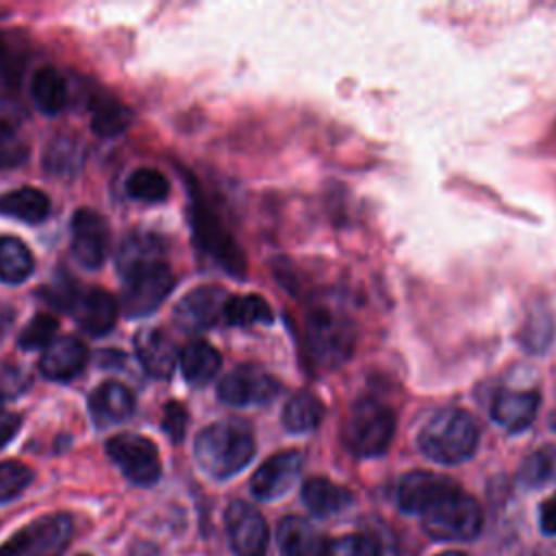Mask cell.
<instances>
[{"mask_svg": "<svg viewBox=\"0 0 556 556\" xmlns=\"http://www.w3.org/2000/svg\"><path fill=\"white\" fill-rule=\"evenodd\" d=\"M256 452L254 434L239 419H224L202 428L193 443L195 463L204 473L226 480L239 473Z\"/></svg>", "mask_w": 556, "mask_h": 556, "instance_id": "obj_1", "label": "cell"}, {"mask_svg": "<svg viewBox=\"0 0 556 556\" xmlns=\"http://www.w3.org/2000/svg\"><path fill=\"white\" fill-rule=\"evenodd\" d=\"M480 434L473 417L463 408H443L417 434L419 452L439 465H458L476 454Z\"/></svg>", "mask_w": 556, "mask_h": 556, "instance_id": "obj_2", "label": "cell"}, {"mask_svg": "<svg viewBox=\"0 0 556 556\" xmlns=\"http://www.w3.org/2000/svg\"><path fill=\"white\" fill-rule=\"evenodd\" d=\"M395 434V413L380 400H358L350 406L343 426L341 439L345 447L361 458L382 456Z\"/></svg>", "mask_w": 556, "mask_h": 556, "instance_id": "obj_3", "label": "cell"}, {"mask_svg": "<svg viewBox=\"0 0 556 556\" xmlns=\"http://www.w3.org/2000/svg\"><path fill=\"white\" fill-rule=\"evenodd\" d=\"M304 341L317 365L337 367L350 354L354 345L352 321L345 313L332 306H315L306 315Z\"/></svg>", "mask_w": 556, "mask_h": 556, "instance_id": "obj_4", "label": "cell"}, {"mask_svg": "<svg viewBox=\"0 0 556 556\" xmlns=\"http://www.w3.org/2000/svg\"><path fill=\"white\" fill-rule=\"evenodd\" d=\"M424 517V530L437 541H469L482 528L480 504L460 489L443 497Z\"/></svg>", "mask_w": 556, "mask_h": 556, "instance_id": "obj_5", "label": "cell"}, {"mask_svg": "<svg viewBox=\"0 0 556 556\" xmlns=\"http://www.w3.org/2000/svg\"><path fill=\"white\" fill-rule=\"evenodd\" d=\"M72 539V519L65 513L43 515L20 528L0 545V556H59Z\"/></svg>", "mask_w": 556, "mask_h": 556, "instance_id": "obj_6", "label": "cell"}, {"mask_svg": "<svg viewBox=\"0 0 556 556\" xmlns=\"http://www.w3.org/2000/svg\"><path fill=\"white\" fill-rule=\"evenodd\" d=\"M174 289V274L167 263H156L124 276L119 311L135 319L154 313Z\"/></svg>", "mask_w": 556, "mask_h": 556, "instance_id": "obj_7", "label": "cell"}, {"mask_svg": "<svg viewBox=\"0 0 556 556\" xmlns=\"http://www.w3.org/2000/svg\"><path fill=\"white\" fill-rule=\"evenodd\" d=\"M109 458L137 486H152L161 478V458L156 445L141 434L122 432L106 441Z\"/></svg>", "mask_w": 556, "mask_h": 556, "instance_id": "obj_8", "label": "cell"}, {"mask_svg": "<svg viewBox=\"0 0 556 556\" xmlns=\"http://www.w3.org/2000/svg\"><path fill=\"white\" fill-rule=\"evenodd\" d=\"M280 393V382L256 365H239L217 382V397L235 408L261 406Z\"/></svg>", "mask_w": 556, "mask_h": 556, "instance_id": "obj_9", "label": "cell"}, {"mask_svg": "<svg viewBox=\"0 0 556 556\" xmlns=\"http://www.w3.org/2000/svg\"><path fill=\"white\" fill-rule=\"evenodd\" d=\"M224 523L228 543L237 556H265L269 532L263 515L252 504L243 500L230 502Z\"/></svg>", "mask_w": 556, "mask_h": 556, "instance_id": "obj_10", "label": "cell"}, {"mask_svg": "<svg viewBox=\"0 0 556 556\" xmlns=\"http://www.w3.org/2000/svg\"><path fill=\"white\" fill-rule=\"evenodd\" d=\"M304 458L298 450H282L269 456L252 473L250 491L258 500H276L285 495L300 478Z\"/></svg>", "mask_w": 556, "mask_h": 556, "instance_id": "obj_11", "label": "cell"}, {"mask_svg": "<svg viewBox=\"0 0 556 556\" xmlns=\"http://www.w3.org/2000/svg\"><path fill=\"white\" fill-rule=\"evenodd\" d=\"M458 489H460L458 482L447 476L432 473V471H410L400 480L397 504L404 513L424 515L432 506H437L443 497H447Z\"/></svg>", "mask_w": 556, "mask_h": 556, "instance_id": "obj_12", "label": "cell"}, {"mask_svg": "<svg viewBox=\"0 0 556 556\" xmlns=\"http://www.w3.org/2000/svg\"><path fill=\"white\" fill-rule=\"evenodd\" d=\"M109 250V226L104 217L91 208H78L72 217V254L87 267L98 269Z\"/></svg>", "mask_w": 556, "mask_h": 556, "instance_id": "obj_13", "label": "cell"}, {"mask_svg": "<svg viewBox=\"0 0 556 556\" xmlns=\"http://www.w3.org/2000/svg\"><path fill=\"white\" fill-rule=\"evenodd\" d=\"M67 311L85 332L100 337L113 328L119 306L109 291L98 287H87V289H76L72 293Z\"/></svg>", "mask_w": 556, "mask_h": 556, "instance_id": "obj_14", "label": "cell"}, {"mask_svg": "<svg viewBox=\"0 0 556 556\" xmlns=\"http://www.w3.org/2000/svg\"><path fill=\"white\" fill-rule=\"evenodd\" d=\"M228 293L215 285H202L191 289L174 308L176 321L187 330H204L224 321V306Z\"/></svg>", "mask_w": 556, "mask_h": 556, "instance_id": "obj_15", "label": "cell"}, {"mask_svg": "<svg viewBox=\"0 0 556 556\" xmlns=\"http://www.w3.org/2000/svg\"><path fill=\"white\" fill-rule=\"evenodd\" d=\"M193 232L198 243L213 256L217 258V263L232 271V274H241L245 263H243V254L239 252V248L235 245V241L228 237V232L219 226V222L204 211L202 206H195L193 211Z\"/></svg>", "mask_w": 556, "mask_h": 556, "instance_id": "obj_16", "label": "cell"}, {"mask_svg": "<svg viewBox=\"0 0 556 556\" xmlns=\"http://www.w3.org/2000/svg\"><path fill=\"white\" fill-rule=\"evenodd\" d=\"M87 348L76 337L54 339L39 358V371L54 382H67L76 378L87 365Z\"/></svg>", "mask_w": 556, "mask_h": 556, "instance_id": "obj_17", "label": "cell"}, {"mask_svg": "<svg viewBox=\"0 0 556 556\" xmlns=\"http://www.w3.org/2000/svg\"><path fill=\"white\" fill-rule=\"evenodd\" d=\"M541 395L536 391L502 389L491 402V419L508 432H521L532 426Z\"/></svg>", "mask_w": 556, "mask_h": 556, "instance_id": "obj_18", "label": "cell"}, {"mask_svg": "<svg viewBox=\"0 0 556 556\" xmlns=\"http://www.w3.org/2000/svg\"><path fill=\"white\" fill-rule=\"evenodd\" d=\"M135 352L143 369L154 378H169L174 374L178 354L172 339L159 328H146L135 334Z\"/></svg>", "mask_w": 556, "mask_h": 556, "instance_id": "obj_19", "label": "cell"}, {"mask_svg": "<svg viewBox=\"0 0 556 556\" xmlns=\"http://www.w3.org/2000/svg\"><path fill=\"white\" fill-rule=\"evenodd\" d=\"M165 254V245L163 239L156 237L154 232H146V230H135L130 235L124 237V241L119 243L117 250V269L122 276H128L137 269L156 265V263H165L163 261Z\"/></svg>", "mask_w": 556, "mask_h": 556, "instance_id": "obj_20", "label": "cell"}, {"mask_svg": "<svg viewBox=\"0 0 556 556\" xmlns=\"http://www.w3.org/2000/svg\"><path fill=\"white\" fill-rule=\"evenodd\" d=\"M135 410L132 393L119 382H104L89 395V413L98 426L126 421Z\"/></svg>", "mask_w": 556, "mask_h": 556, "instance_id": "obj_21", "label": "cell"}, {"mask_svg": "<svg viewBox=\"0 0 556 556\" xmlns=\"http://www.w3.org/2000/svg\"><path fill=\"white\" fill-rule=\"evenodd\" d=\"M276 541L282 556H321L324 539L302 517H285L278 523Z\"/></svg>", "mask_w": 556, "mask_h": 556, "instance_id": "obj_22", "label": "cell"}, {"mask_svg": "<svg viewBox=\"0 0 556 556\" xmlns=\"http://www.w3.org/2000/svg\"><path fill=\"white\" fill-rule=\"evenodd\" d=\"M178 363L182 369V378L191 387H204L217 376L222 367V354L208 341L195 339L182 348Z\"/></svg>", "mask_w": 556, "mask_h": 556, "instance_id": "obj_23", "label": "cell"}, {"mask_svg": "<svg viewBox=\"0 0 556 556\" xmlns=\"http://www.w3.org/2000/svg\"><path fill=\"white\" fill-rule=\"evenodd\" d=\"M302 502L313 515L330 517L345 510L354 502V497L352 491H348L345 486L334 484L328 478L313 476L302 484Z\"/></svg>", "mask_w": 556, "mask_h": 556, "instance_id": "obj_24", "label": "cell"}, {"mask_svg": "<svg viewBox=\"0 0 556 556\" xmlns=\"http://www.w3.org/2000/svg\"><path fill=\"white\" fill-rule=\"evenodd\" d=\"M321 556H395V547L389 536L363 530L328 539Z\"/></svg>", "mask_w": 556, "mask_h": 556, "instance_id": "obj_25", "label": "cell"}, {"mask_svg": "<svg viewBox=\"0 0 556 556\" xmlns=\"http://www.w3.org/2000/svg\"><path fill=\"white\" fill-rule=\"evenodd\" d=\"M48 213H50V198L35 187H20L0 195V215L13 217L26 224H39L48 217Z\"/></svg>", "mask_w": 556, "mask_h": 556, "instance_id": "obj_26", "label": "cell"}, {"mask_svg": "<svg viewBox=\"0 0 556 556\" xmlns=\"http://www.w3.org/2000/svg\"><path fill=\"white\" fill-rule=\"evenodd\" d=\"M324 419V404L313 391L293 393L282 408V426L293 434L315 430Z\"/></svg>", "mask_w": 556, "mask_h": 556, "instance_id": "obj_27", "label": "cell"}, {"mask_svg": "<svg viewBox=\"0 0 556 556\" xmlns=\"http://www.w3.org/2000/svg\"><path fill=\"white\" fill-rule=\"evenodd\" d=\"M30 98L41 113L54 115L67 102V83L54 67H41L30 80Z\"/></svg>", "mask_w": 556, "mask_h": 556, "instance_id": "obj_28", "label": "cell"}, {"mask_svg": "<svg viewBox=\"0 0 556 556\" xmlns=\"http://www.w3.org/2000/svg\"><path fill=\"white\" fill-rule=\"evenodd\" d=\"M85 152L83 146L67 135H56L48 141L43 150V167L54 176H70L76 174L83 165Z\"/></svg>", "mask_w": 556, "mask_h": 556, "instance_id": "obj_29", "label": "cell"}, {"mask_svg": "<svg viewBox=\"0 0 556 556\" xmlns=\"http://www.w3.org/2000/svg\"><path fill=\"white\" fill-rule=\"evenodd\" d=\"M35 267L30 250L15 237H0V280L7 285L24 282Z\"/></svg>", "mask_w": 556, "mask_h": 556, "instance_id": "obj_30", "label": "cell"}, {"mask_svg": "<svg viewBox=\"0 0 556 556\" xmlns=\"http://www.w3.org/2000/svg\"><path fill=\"white\" fill-rule=\"evenodd\" d=\"M271 306L265 298L250 293V295H230L224 306V321L228 326H254V324H269L271 321Z\"/></svg>", "mask_w": 556, "mask_h": 556, "instance_id": "obj_31", "label": "cell"}, {"mask_svg": "<svg viewBox=\"0 0 556 556\" xmlns=\"http://www.w3.org/2000/svg\"><path fill=\"white\" fill-rule=\"evenodd\" d=\"M554 334H556L554 315L547 308H532L526 317V324L521 326L519 341L523 350L539 354L549 348V343L554 341Z\"/></svg>", "mask_w": 556, "mask_h": 556, "instance_id": "obj_32", "label": "cell"}, {"mask_svg": "<svg viewBox=\"0 0 556 556\" xmlns=\"http://www.w3.org/2000/svg\"><path fill=\"white\" fill-rule=\"evenodd\" d=\"M519 482L526 489H541L556 478V447L545 445L532 452L519 467Z\"/></svg>", "mask_w": 556, "mask_h": 556, "instance_id": "obj_33", "label": "cell"}, {"mask_svg": "<svg viewBox=\"0 0 556 556\" xmlns=\"http://www.w3.org/2000/svg\"><path fill=\"white\" fill-rule=\"evenodd\" d=\"M126 193L135 200L154 204L169 195V182L161 172L152 167H139L126 178Z\"/></svg>", "mask_w": 556, "mask_h": 556, "instance_id": "obj_34", "label": "cell"}, {"mask_svg": "<svg viewBox=\"0 0 556 556\" xmlns=\"http://www.w3.org/2000/svg\"><path fill=\"white\" fill-rule=\"evenodd\" d=\"M56 328H59L56 317H52L50 313H39L22 328L17 337V345L22 350H46L54 341Z\"/></svg>", "mask_w": 556, "mask_h": 556, "instance_id": "obj_35", "label": "cell"}, {"mask_svg": "<svg viewBox=\"0 0 556 556\" xmlns=\"http://www.w3.org/2000/svg\"><path fill=\"white\" fill-rule=\"evenodd\" d=\"M128 119H130V113L124 104L102 100V102H96V106H93L91 126L98 135L111 137V135L122 132L128 126Z\"/></svg>", "mask_w": 556, "mask_h": 556, "instance_id": "obj_36", "label": "cell"}, {"mask_svg": "<svg viewBox=\"0 0 556 556\" xmlns=\"http://www.w3.org/2000/svg\"><path fill=\"white\" fill-rule=\"evenodd\" d=\"M33 482V471L20 460L0 463V504H7L22 495Z\"/></svg>", "mask_w": 556, "mask_h": 556, "instance_id": "obj_37", "label": "cell"}, {"mask_svg": "<svg viewBox=\"0 0 556 556\" xmlns=\"http://www.w3.org/2000/svg\"><path fill=\"white\" fill-rule=\"evenodd\" d=\"M28 146L15 132V126L0 122V169L17 167L26 161Z\"/></svg>", "mask_w": 556, "mask_h": 556, "instance_id": "obj_38", "label": "cell"}, {"mask_svg": "<svg viewBox=\"0 0 556 556\" xmlns=\"http://www.w3.org/2000/svg\"><path fill=\"white\" fill-rule=\"evenodd\" d=\"M28 387V374L17 365H0V400L13 397Z\"/></svg>", "mask_w": 556, "mask_h": 556, "instance_id": "obj_39", "label": "cell"}, {"mask_svg": "<svg viewBox=\"0 0 556 556\" xmlns=\"http://www.w3.org/2000/svg\"><path fill=\"white\" fill-rule=\"evenodd\" d=\"M163 430L172 441H182L187 430V410L178 402H169L163 410Z\"/></svg>", "mask_w": 556, "mask_h": 556, "instance_id": "obj_40", "label": "cell"}, {"mask_svg": "<svg viewBox=\"0 0 556 556\" xmlns=\"http://www.w3.org/2000/svg\"><path fill=\"white\" fill-rule=\"evenodd\" d=\"M20 426H22V419L15 413L0 410V450L17 434Z\"/></svg>", "mask_w": 556, "mask_h": 556, "instance_id": "obj_41", "label": "cell"}, {"mask_svg": "<svg viewBox=\"0 0 556 556\" xmlns=\"http://www.w3.org/2000/svg\"><path fill=\"white\" fill-rule=\"evenodd\" d=\"M539 523L545 534H556V493L541 504Z\"/></svg>", "mask_w": 556, "mask_h": 556, "instance_id": "obj_42", "label": "cell"}, {"mask_svg": "<svg viewBox=\"0 0 556 556\" xmlns=\"http://www.w3.org/2000/svg\"><path fill=\"white\" fill-rule=\"evenodd\" d=\"M13 317H15L13 308H11L9 304L0 302V339H2V337L7 334V330L11 328V324H13Z\"/></svg>", "mask_w": 556, "mask_h": 556, "instance_id": "obj_43", "label": "cell"}, {"mask_svg": "<svg viewBox=\"0 0 556 556\" xmlns=\"http://www.w3.org/2000/svg\"><path fill=\"white\" fill-rule=\"evenodd\" d=\"M0 70H11V50L0 35Z\"/></svg>", "mask_w": 556, "mask_h": 556, "instance_id": "obj_44", "label": "cell"}, {"mask_svg": "<svg viewBox=\"0 0 556 556\" xmlns=\"http://www.w3.org/2000/svg\"><path fill=\"white\" fill-rule=\"evenodd\" d=\"M130 556H156V547L150 543H139L132 547Z\"/></svg>", "mask_w": 556, "mask_h": 556, "instance_id": "obj_45", "label": "cell"}, {"mask_svg": "<svg viewBox=\"0 0 556 556\" xmlns=\"http://www.w3.org/2000/svg\"><path fill=\"white\" fill-rule=\"evenodd\" d=\"M437 556H467V554L456 552V549H450V552H441V554H437Z\"/></svg>", "mask_w": 556, "mask_h": 556, "instance_id": "obj_46", "label": "cell"}, {"mask_svg": "<svg viewBox=\"0 0 556 556\" xmlns=\"http://www.w3.org/2000/svg\"><path fill=\"white\" fill-rule=\"evenodd\" d=\"M78 556H87V554H78Z\"/></svg>", "mask_w": 556, "mask_h": 556, "instance_id": "obj_47", "label": "cell"}]
</instances>
